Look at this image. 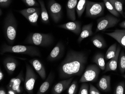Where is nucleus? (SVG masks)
I'll use <instances>...</instances> for the list:
<instances>
[{
    "mask_svg": "<svg viewBox=\"0 0 125 94\" xmlns=\"http://www.w3.org/2000/svg\"><path fill=\"white\" fill-rule=\"evenodd\" d=\"M88 56L83 52L70 50L61 63L59 69L60 79H67L83 73L87 61Z\"/></svg>",
    "mask_w": 125,
    "mask_h": 94,
    "instance_id": "1",
    "label": "nucleus"
},
{
    "mask_svg": "<svg viewBox=\"0 0 125 94\" xmlns=\"http://www.w3.org/2000/svg\"><path fill=\"white\" fill-rule=\"evenodd\" d=\"M7 52L22 54L31 56H41L40 51L35 46L23 45L13 46L4 43L1 46L0 54L3 55Z\"/></svg>",
    "mask_w": 125,
    "mask_h": 94,
    "instance_id": "2",
    "label": "nucleus"
},
{
    "mask_svg": "<svg viewBox=\"0 0 125 94\" xmlns=\"http://www.w3.org/2000/svg\"><path fill=\"white\" fill-rule=\"evenodd\" d=\"M17 22L13 13L9 12L4 19L3 29L4 35L8 42L12 45L17 35Z\"/></svg>",
    "mask_w": 125,
    "mask_h": 94,
    "instance_id": "3",
    "label": "nucleus"
},
{
    "mask_svg": "<svg viewBox=\"0 0 125 94\" xmlns=\"http://www.w3.org/2000/svg\"><path fill=\"white\" fill-rule=\"evenodd\" d=\"M54 37L50 33H31L25 40V43L41 47H47L54 42Z\"/></svg>",
    "mask_w": 125,
    "mask_h": 94,
    "instance_id": "4",
    "label": "nucleus"
},
{
    "mask_svg": "<svg viewBox=\"0 0 125 94\" xmlns=\"http://www.w3.org/2000/svg\"><path fill=\"white\" fill-rule=\"evenodd\" d=\"M104 2H96L87 0L86 16L91 18H96L103 15L105 10Z\"/></svg>",
    "mask_w": 125,
    "mask_h": 94,
    "instance_id": "5",
    "label": "nucleus"
},
{
    "mask_svg": "<svg viewBox=\"0 0 125 94\" xmlns=\"http://www.w3.org/2000/svg\"><path fill=\"white\" fill-rule=\"evenodd\" d=\"M120 20L114 15L108 14L97 20V26L95 33L105 31L107 29L114 27L119 22Z\"/></svg>",
    "mask_w": 125,
    "mask_h": 94,
    "instance_id": "6",
    "label": "nucleus"
},
{
    "mask_svg": "<svg viewBox=\"0 0 125 94\" xmlns=\"http://www.w3.org/2000/svg\"><path fill=\"white\" fill-rule=\"evenodd\" d=\"M100 69L96 64H91L88 66L84 73L79 80L80 83L94 82L97 80Z\"/></svg>",
    "mask_w": 125,
    "mask_h": 94,
    "instance_id": "7",
    "label": "nucleus"
},
{
    "mask_svg": "<svg viewBox=\"0 0 125 94\" xmlns=\"http://www.w3.org/2000/svg\"><path fill=\"white\" fill-rule=\"evenodd\" d=\"M26 73L24 80V87L28 94H33L35 83L38 76L31 66L26 63Z\"/></svg>",
    "mask_w": 125,
    "mask_h": 94,
    "instance_id": "8",
    "label": "nucleus"
},
{
    "mask_svg": "<svg viewBox=\"0 0 125 94\" xmlns=\"http://www.w3.org/2000/svg\"><path fill=\"white\" fill-rule=\"evenodd\" d=\"M49 14L55 23H59L62 17V7L55 0H49L48 2Z\"/></svg>",
    "mask_w": 125,
    "mask_h": 94,
    "instance_id": "9",
    "label": "nucleus"
},
{
    "mask_svg": "<svg viewBox=\"0 0 125 94\" xmlns=\"http://www.w3.org/2000/svg\"><path fill=\"white\" fill-rule=\"evenodd\" d=\"M24 80L23 73L22 70L18 75L10 80V83L7 85V89H12L14 90L17 94L21 93L23 90L21 86V83L24 81Z\"/></svg>",
    "mask_w": 125,
    "mask_h": 94,
    "instance_id": "10",
    "label": "nucleus"
},
{
    "mask_svg": "<svg viewBox=\"0 0 125 94\" xmlns=\"http://www.w3.org/2000/svg\"><path fill=\"white\" fill-rule=\"evenodd\" d=\"M73 78L74 76H72L70 78L66 80L64 79L57 83L52 87V93L53 94H60L69 88Z\"/></svg>",
    "mask_w": 125,
    "mask_h": 94,
    "instance_id": "11",
    "label": "nucleus"
},
{
    "mask_svg": "<svg viewBox=\"0 0 125 94\" xmlns=\"http://www.w3.org/2000/svg\"><path fill=\"white\" fill-rule=\"evenodd\" d=\"M64 46L62 43L58 42L47 58L50 62L54 61L60 59L64 52Z\"/></svg>",
    "mask_w": 125,
    "mask_h": 94,
    "instance_id": "12",
    "label": "nucleus"
},
{
    "mask_svg": "<svg viewBox=\"0 0 125 94\" xmlns=\"http://www.w3.org/2000/svg\"><path fill=\"white\" fill-rule=\"evenodd\" d=\"M58 27L70 31L77 35L80 34L82 27L80 22L79 21H72L63 24L58 25Z\"/></svg>",
    "mask_w": 125,
    "mask_h": 94,
    "instance_id": "13",
    "label": "nucleus"
},
{
    "mask_svg": "<svg viewBox=\"0 0 125 94\" xmlns=\"http://www.w3.org/2000/svg\"><path fill=\"white\" fill-rule=\"evenodd\" d=\"M4 68L8 73L12 75L14 73L18 65V61L15 58L8 57L4 59L3 61Z\"/></svg>",
    "mask_w": 125,
    "mask_h": 94,
    "instance_id": "14",
    "label": "nucleus"
},
{
    "mask_svg": "<svg viewBox=\"0 0 125 94\" xmlns=\"http://www.w3.org/2000/svg\"><path fill=\"white\" fill-rule=\"evenodd\" d=\"M105 34L115 39L125 49V30L116 29L113 32Z\"/></svg>",
    "mask_w": 125,
    "mask_h": 94,
    "instance_id": "15",
    "label": "nucleus"
},
{
    "mask_svg": "<svg viewBox=\"0 0 125 94\" xmlns=\"http://www.w3.org/2000/svg\"><path fill=\"white\" fill-rule=\"evenodd\" d=\"M121 50V47L119 45H118L116 53L115 56L111 59L106 64V68L104 70V73L109 71H115L116 70Z\"/></svg>",
    "mask_w": 125,
    "mask_h": 94,
    "instance_id": "16",
    "label": "nucleus"
},
{
    "mask_svg": "<svg viewBox=\"0 0 125 94\" xmlns=\"http://www.w3.org/2000/svg\"><path fill=\"white\" fill-rule=\"evenodd\" d=\"M29 62L32 65L36 72L43 80L46 78V73L45 68L41 62L36 59H32L29 60Z\"/></svg>",
    "mask_w": 125,
    "mask_h": 94,
    "instance_id": "17",
    "label": "nucleus"
},
{
    "mask_svg": "<svg viewBox=\"0 0 125 94\" xmlns=\"http://www.w3.org/2000/svg\"><path fill=\"white\" fill-rule=\"evenodd\" d=\"M77 4L78 0H68L67 3V15L71 21H75V10Z\"/></svg>",
    "mask_w": 125,
    "mask_h": 94,
    "instance_id": "18",
    "label": "nucleus"
},
{
    "mask_svg": "<svg viewBox=\"0 0 125 94\" xmlns=\"http://www.w3.org/2000/svg\"><path fill=\"white\" fill-rule=\"evenodd\" d=\"M111 76L104 75L100 78L97 86L100 90L104 92H108L111 90Z\"/></svg>",
    "mask_w": 125,
    "mask_h": 94,
    "instance_id": "19",
    "label": "nucleus"
},
{
    "mask_svg": "<svg viewBox=\"0 0 125 94\" xmlns=\"http://www.w3.org/2000/svg\"><path fill=\"white\" fill-rule=\"evenodd\" d=\"M93 23L84 25L82 27V31L81 32L79 37L78 38V42L79 43L85 38L92 36L93 35L92 31Z\"/></svg>",
    "mask_w": 125,
    "mask_h": 94,
    "instance_id": "20",
    "label": "nucleus"
},
{
    "mask_svg": "<svg viewBox=\"0 0 125 94\" xmlns=\"http://www.w3.org/2000/svg\"><path fill=\"white\" fill-rule=\"evenodd\" d=\"M53 76L54 75L52 72L50 73L46 80L41 85L37 92V94H45L47 92L54 79Z\"/></svg>",
    "mask_w": 125,
    "mask_h": 94,
    "instance_id": "21",
    "label": "nucleus"
},
{
    "mask_svg": "<svg viewBox=\"0 0 125 94\" xmlns=\"http://www.w3.org/2000/svg\"><path fill=\"white\" fill-rule=\"evenodd\" d=\"M93 62L99 67L100 69L104 71L106 68L105 57L102 53L96 54L93 58Z\"/></svg>",
    "mask_w": 125,
    "mask_h": 94,
    "instance_id": "22",
    "label": "nucleus"
},
{
    "mask_svg": "<svg viewBox=\"0 0 125 94\" xmlns=\"http://www.w3.org/2000/svg\"><path fill=\"white\" fill-rule=\"evenodd\" d=\"M91 41L93 45L97 48L104 49L106 47V42L104 38L100 35H96L93 36L91 39Z\"/></svg>",
    "mask_w": 125,
    "mask_h": 94,
    "instance_id": "23",
    "label": "nucleus"
},
{
    "mask_svg": "<svg viewBox=\"0 0 125 94\" xmlns=\"http://www.w3.org/2000/svg\"><path fill=\"white\" fill-rule=\"evenodd\" d=\"M41 8V21L44 24L50 23L49 16L45 6V3L43 0H38Z\"/></svg>",
    "mask_w": 125,
    "mask_h": 94,
    "instance_id": "24",
    "label": "nucleus"
},
{
    "mask_svg": "<svg viewBox=\"0 0 125 94\" xmlns=\"http://www.w3.org/2000/svg\"><path fill=\"white\" fill-rule=\"evenodd\" d=\"M114 9L120 13L124 18H125L123 11L124 0H108Z\"/></svg>",
    "mask_w": 125,
    "mask_h": 94,
    "instance_id": "25",
    "label": "nucleus"
},
{
    "mask_svg": "<svg viewBox=\"0 0 125 94\" xmlns=\"http://www.w3.org/2000/svg\"><path fill=\"white\" fill-rule=\"evenodd\" d=\"M41 12V8L37 11L31 14L25 16V18L29 21V23L34 26H37V21L39 15Z\"/></svg>",
    "mask_w": 125,
    "mask_h": 94,
    "instance_id": "26",
    "label": "nucleus"
},
{
    "mask_svg": "<svg viewBox=\"0 0 125 94\" xmlns=\"http://www.w3.org/2000/svg\"><path fill=\"white\" fill-rule=\"evenodd\" d=\"M117 43H114L111 45L107 49L105 54V60H109L114 57L116 53L117 50Z\"/></svg>",
    "mask_w": 125,
    "mask_h": 94,
    "instance_id": "27",
    "label": "nucleus"
},
{
    "mask_svg": "<svg viewBox=\"0 0 125 94\" xmlns=\"http://www.w3.org/2000/svg\"><path fill=\"white\" fill-rule=\"evenodd\" d=\"M87 0H79L76 6V10L78 17L80 18L86 9Z\"/></svg>",
    "mask_w": 125,
    "mask_h": 94,
    "instance_id": "28",
    "label": "nucleus"
},
{
    "mask_svg": "<svg viewBox=\"0 0 125 94\" xmlns=\"http://www.w3.org/2000/svg\"><path fill=\"white\" fill-rule=\"evenodd\" d=\"M118 64L121 73L124 74L125 72V53L124 50L121 52L120 57L118 58Z\"/></svg>",
    "mask_w": 125,
    "mask_h": 94,
    "instance_id": "29",
    "label": "nucleus"
},
{
    "mask_svg": "<svg viewBox=\"0 0 125 94\" xmlns=\"http://www.w3.org/2000/svg\"><path fill=\"white\" fill-rule=\"evenodd\" d=\"M103 2L105 4V7L106 8L107 10L109 11L114 16L116 17H120V13H118V12L114 9V8L112 6L111 3L109 2L108 0H103Z\"/></svg>",
    "mask_w": 125,
    "mask_h": 94,
    "instance_id": "30",
    "label": "nucleus"
},
{
    "mask_svg": "<svg viewBox=\"0 0 125 94\" xmlns=\"http://www.w3.org/2000/svg\"><path fill=\"white\" fill-rule=\"evenodd\" d=\"M40 9H41V8L39 7L29 8L19 10V12L24 17H25V16H27V15L31 14L36 12Z\"/></svg>",
    "mask_w": 125,
    "mask_h": 94,
    "instance_id": "31",
    "label": "nucleus"
},
{
    "mask_svg": "<svg viewBox=\"0 0 125 94\" xmlns=\"http://www.w3.org/2000/svg\"><path fill=\"white\" fill-rule=\"evenodd\" d=\"M78 88V82L76 80L72 82L69 88L67 90V94H75L77 93Z\"/></svg>",
    "mask_w": 125,
    "mask_h": 94,
    "instance_id": "32",
    "label": "nucleus"
},
{
    "mask_svg": "<svg viewBox=\"0 0 125 94\" xmlns=\"http://www.w3.org/2000/svg\"><path fill=\"white\" fill-rule=\"evenodd\" d=\"M125 89V83L122 81L119 83L116 87L114 94H124Z\"/></svg>",
    "mask_w": 125,
    "mask_h": 94,
    "instance_id": "33",
    "label": "nucleus"
},
{
    "mask_svg": "<svg viewBox=\"0 0 125 94\" xmlns=\"http://www.w3.org/2000/svg\"><path fill=\"white\" fill-rule=\"evenodd\" d=\"M89 84L86 82L83 83L81 84L80 88L78 94H89Z\"/></svg>",
    "mask_w": 125,
    "mask_h": 94,
    "instance_id": "34",
    "label": "nucleus"
},
{
    "mask_svg": "<svg viewBox=\"0 0 125 94\" xmlns=\"http://www.w3.org/2000/svg\"><path fill=\"white\" fill-rule=\"evenodd\" d=\"M24 3L28 7H34L40 6L39 3H38L36 0H22Z\"/></svg>",
    "mask_w": 125,
    "mask_h": 94,
    "instance_id": "35",
    "label": "nucleus"
},
{
    "mask_svg": "<svg viewBox=\"0 0 125 94\" xmlns=\"http://www.w3.org/2000/svg\"><path fill=\"white\" fill-rule=\"evenodd\" d=\"M12 2V0H0V6L2 8L9 7Z\"/></svg>",
    "mask_w": 125,
    "mask_h": 94,
    "instance_id": "36",
    "label": "nucleus"
},
{
    "mask_svg": "<svg viewBox=\"0 0 125 94\" xmlns=\"http://www.w3.org/2000/svg\"><path fill=\"white\" fill-rule=\"evenodd\" d=\"M89 94H100V92L97 88L92 84H90L89 90Z\"/></svg>",
    "mask_w": 125,
    "mask_h": 94,
    "instance_id": "37",
    "label": "nucleus"
},
{
    "mask_svg": "<svg viewBox=\"0 0 125 94\" xmlns=\"http://www.w3.org/2000/svg\"><path fill=\"white\" fill-rule=\"evenodd\" d=\"M8 94H17V93L12 89H8L7 91Z\"/></svg>",
    "mask_w": 125,
    "mask_h": 94,
    "instance_id": "38",
    "label": "nucleus"
},
{
    "mask_svg": "<svg viewBox=\"0 0 125 94\" xmlns=\"http://www.w3.org/2000/svg\"><path fill=\"white\" fill-rule=\"evenodd\" d=\"M7 94V91L5 88L1 87L0 88V94Z\"/></svg>",
    "mask_w": 125,
    "mask_h": 94,
    "instance_id": "39",
    "label": "nucleus"
},
{
    "mask_svg": "<svg viewBox=\"0 0 125 94\" xmlns=\"http://www.w3.org/2000/svg\"><path fill=\"white\" fill-rule=\"evenodd\" d=\"M3 78H4V74L1 69H0V81H1L2 80H3Z\"/></svg>",
    "mask_w": 125,
    "mask_h": 94,
    "instance_id": "40",
    "label": "nucleus"
},
{
    "mask_svg": "<svg viewBox=\"0 0 125 94\" xmlns=\"http://www.w3.org/2000/svg\"><path fill=\"white\" fill-rule=\"evenodd\" d=\"M120 26L122 28L125 29V21L122 22L120 24Z\"/></svg>",
    "mask_w": 125,
    "mask_h": 94,
    "instance_id": "41",
    "label": "nucleus"
},
{
    "mask_svg": "<svg viewBox=\"0 0 125 94\" xmlns=\"http://www.w3.org/2000/svg\"><path fill=\"white\" fill-rule=\"evenodd\" d=\"M2 14H3L2 12L1 9H0V16L2 15Z\"/></svg>",
    "mask_w": 125,
    "mask_h": 94,
    "instance_id": "42",
    "label": "nucleus"
},
{
    "mask_svg": "<svg viewBox=\"0 0 125 94\" xmlns=\"http://www.w3.org/2000/svg\"><path fill=\"white\" fill-rule=\"evenodd\" d=\"M122 76L125 79V74H122Z\"/></svg>",
    "mask_w": 125,
    "mask_h": 94,
    "instance_id": "43",
    "label": "nucleus"
},
{
    "mask_svg": "<svg viewBox=\"0 0 125 94\" xmlns=\"http://www.w3.org/2000/svg\"><path fill=\"white\" fill-rule=\"evenodd\" d=\"M124 94H125V90H124Z\"/></svg>",
    "mask_w": 125,
    "mask_h": 94,
    "instance_id": "44",
    "label": "nucleus"
},
{
    "mask_svg": "<svg viewBox=\"0 0 125 94\" xmlns=\"http://www.w3.org/2000/svg\"><path fill=\"white\" fill-rule=\"evenodd\" d=\"M124 15H125V12H124Z\"/></svg>",
    "mask_w": 125,
    "mask_h": 94,
    "instance_id": "45",
    "label": "nucleus"
},
{
    "mask_svg": "<svg viewBox=\"0 0 125 94\" xmlns=\"http://www.w3.org/2000/svg\"><path fill=\"white\" fill-rule=\"evenodd\" d=\"M124 3H125V0H124Z\"/></svg>",
    "mask_w": 125,
    "mask_h": 94,
    "instance_id": "46",
    "label": "nucleus"
}]
</instances>
